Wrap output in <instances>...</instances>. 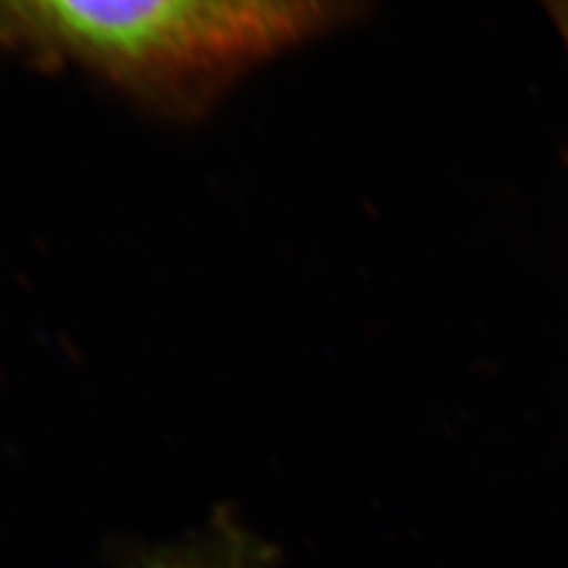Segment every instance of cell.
Instances as JSON below:
<instances>
[{
  "instance_id": "6da1fadb",
  "label": "cell",
  "mask_w": 568,
  "mask_h": 568,
  "mask_svg": "<svg viewBox=\"0 0 568 568\" xmlns=\"http://www.w3.org/2000/svg\"><path fill=\"white\" fill-rule=\"evenodd\" d=\"M365 0H0V44L82 68L164 116L206 114L246 72L361 16Z\"/></svg>"
},
{
  "instance_id": "7a4b0ae2",
  "label": "cell",
  "mask_w": 568,
  "mask_h": 568,
  "mask_svg": "<svg viewBox=\"0 0 568 568\" xmlns=\"http://www.w3.org/2000/svg\"><path fill=\"white\" fill-rule=\"evenodd\" d=\"M131 568H276L274 549L222 509L194 541L163 549Z\"/></svg>"
},
{
  "instance_id": "3957f363",
  "label": "cell",
  "mask_w": 568,
  "mask_h": 568,
  "mask_svg": "<svg viewBox=\"0 0 568 568\" xmlns=\"http://www.w3.org/2000/svg\"><path fill=\"white\" fill-rule=\"evenodd\" d=\"M544 9L548 11L549 18L554 21L560 39L565 42L568 51V0H539Z\"/></svg>"
}]
</instances>
